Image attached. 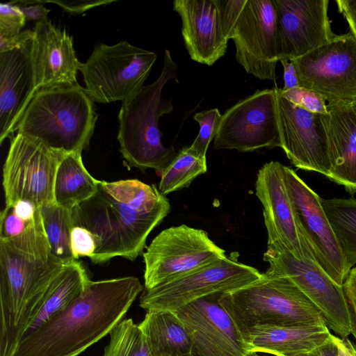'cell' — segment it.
<instances>
[{"label": "cell", "instance_id": "1", "mask_svg": "<svg viewBox=\"0 0 356 356\" xmlns=\"http://www.w3.org/2000/svg\"><path fill=\"white\" fill-rule=\"evenodd\" d=\"M74 226L95 236L94 264L115 257L135 260L144 252L149 233L169 213L168 199L154 184L138 179L99 181L96 193L72 210Z\"/></svg>", "mask_w": 356, "mask_h": 356}, {"label": "cell", "instance_id": "2", "mask_svg": "<svg viewBox=\"0 0 356 356\" xmlns=\"http://www.w3.org/2000/svg\"><path fill=\"white\" fill-rule=\"evenodd\" d=\"M143 289L134 276L90 280L66 309L24 336L13 356H78L111 332Z\"/></svg>", "mask_w": 356, "mask_h": 356}, {"label": "cell", "instance_id": "3", "mask_svg": "<svg viewBox=\"0 0 356 356\" xmlns=\"http://www.w3.org/2000/svg\"><path fill=\"white\" fill-rule=\"evenodd\" d=\"M64 263L50 248L23 250L0 240V356H13Z\"/></svg>", "mask_w": 356, "mask_h": 356}, {"label": "cell", "instance_id": "4", "mask_svg": "<svg viewBox=\"0 0 356 356\" xmlns=\"http://www.w3.org/2000/svg\"><path fill=\"white\" fill-rule=\"evenodd\" d=\"M97 118L93 102L79 84L42 88L29 103L17 133L63 155L81 153Z\"/></svg>", "mask_w": 356, "mask_h": 356}, {"label": "cell", "instance_id": "5", "mask_svg": "<svg viewBox=\"0 0 356 356\" xmlns=\"http://www.w3.org/2000/svg\"><path fill=\"white\" fill-rule=\"evenodd\" d=\"M177 69L166 49L157 79L122 104L117 138L120 151L131 167L152 168L161 175L177 154L174 147L163 145L159 128L160 117L173 109L171 101L163 97L162 90L165 84L176 76Z\"/></svg>", "mask_w": 356, "mask_h": 356}, {"label": "cell", "instance_id": "6", "mask_svg": "<svg viewBox=\"0 0 356 356\" xmlns=\"http://www.w3.org/2000/svg\"><path fill=\"white\" fill-rule=\"evenodd\" d=\"M220 303L238 330L262 325H326L318 309L292 281L268 269L254 282L222 293Z\"/></svg>", "mask_w": 356, "mask_h": 356}, {"label": "cell", "instance_id": "7", "mask_svg": "<svg viewBox=\"0 0 356 356\" xmlns=\"http://www.w3.org/2000/svg\"><path fill=\"white\" fill-rule=\"evenodd\" d=\"M156 58L154 52L126 40L99 44L79 70L84 90L92 102H123L144 86Z\"/></svg>", "mask_w": 356, "mask_h": 356}, {"label": "cell", "instance_id": "8", "mask_svg": "<svg viewBox=\"0 0 356 356\" xmlns=\"http://www.w3.org/2000/svg\"><path fill=\"white\" fill-rule=\"evenodd\" d=\"M145 289L154 288L227 257L203 229L186 225L161 232L143 252Z\"/></svg>", "mask_w": 356, "mask_h": 356}, {"label": "cell", "instance_id": "9", "mask_svg": "<svg viewBox=\"0 0 356 356\" xmlns=\"http://www.w3.org/2000/svg\"><path fill=\"white\" fill-rule=\"evenodd\" d=\"M257 269L225 257L202 268L149 289H145L140 307L146 312H176L204 296L228 293L261 277Z\"/></svg>", "mask_w": 356, "mask_h": 356}, {"label": "cell", "instance_id": "10", "mask_svg": "<svg viewBox=\"0 0 356 356\" xmlns=\"http://www.w3.org/2000/svg\"><path fill=\"white\" fill-rule=\"evenodd\" d=\"M291 62L299 86L320 94L328 104L351 105L356 100V38L350 32Z\"/></svg>", "mask_w": 356, "mask_h": 356}, {"label": "cell", "instance_id": "11", "mask_svg": "<svg viewBox=\"0 0 356 356\" xmlns=\"http://www.w3.org/2000/svg\"><path fill=\"white\" fill-rule=\"evenodd\" d=\"M63 156L42 143L17 133L3 167L6 205L26 200L40 207L54 203V182Z\"/></svg>", "mask_w": 356, "mask_h": 356}, {"label": "cell", "instance_id": "12", "mask_svg": "<svg viewBox=\"0 0 356 356\" xmlns=\"http://www.w3.org/2000/svg\"><path fill=\"white\" fill-rule=\"evenodd\" d=\"M264 260L268 270L292 281L314 304L328 328L339 337L353 334L354 323L343 286L337 284L314 260L298 259L289 252L268 245Z\"/></svg>", "mask_w": 356, "mask_h": 356}, {"label": "cell", "instance_id": "13", "mask_svg": "<svg viewBox=\"0 0 356 356\" xmlns=\"http://www.w3.org/2000/svg\"><path fill=\"white\" fill-rule=\"evenodd\" d=\"M276 95L277 88L257 90L228 108L222 115L213 147L242 152L281 147Z\"/></svg>", "mask_w": 356, "mask_h": 356}, {"label": "cell", "instance_id": "14", "mask_svg": "<svg viewBox=\"0 0 356 356\" xmlns=\"http://www.w3.org/2000/svg\"><path fill=\"white\" fill-rule=\"evenodd\" d=\"M284 179L303 237L317 263L339 284L350 269L321 204V197L291 168Z\"/></svg>", "mask_w": 356, "mask_h": 356}, {"label": "cell", "instance_id": "15", "mask_svg": "<svg viewBox=\"0 0 356 356\" xmlns=\"http://www.w3.org/2000/svg\"><path fill=\"white\" fill-rule=\"evenodd\" d=\"M230 39L235 44L236 59L247 73L275 81L279 59L273 0H246Z\"/></svg>", "mask_w": 356, "mask_h": 356}, {"label": "cell", "instance_id": "16", "mask_svg": "<svg viewBox=\"0 0 356 356\" xmlns=\"http://www.w3.org/2000/svg\"><path fill=\"white\" fill-rule=\"evenodd\" d=\"M276 95L281 148L297 168L328 177L330 145L325 115L310 112Z\"/></svg>", "mask_w": 356, "mask_h": 356}, {"label": "cell", "instance_id": "17", "mask_svg": "<svg viewBox=\"0 0 356 356\" xmlns=\"http://www.w3.org/2000/svg\"><path fill=\"white\" fill-rule=\"evenodd\" d=\"M284 168L280 162L272 161L265 163L257 176L255 193L263 206L268 245L284 249L298 259L316 261L298 224Z\"/></svg>", "mask_w": 356, "mask_h": 356}, {"label": "cell", "instance_id": "18", "mask_svg": "<svg viewBox=\"0 0 356 356\" xmlns=\"http://www.w3.org/2000/svg\"><path fill=\"white\" fill-rule=\"evenodd\" d=\"M279 60L292 61L331 40L327 0H273Z\"/></svg>", "mask_w": 356, "mask_h": 356}, {"label": "cell", "instance_id": "19", "mask_svg": "<svg viewBox=\"0 0 356 356\" xmlns=\"http://www.w3.org/2000/svg\"><path fill=\"white\" fill-rule=\"evenodd\" d=\"M223 293L197 299L175 312L192 342L195 356H246L234 320L220 303Z\"/></svg>", "mask_w": 356, "mask_h": 356}, {"label": "cell", "instance_id": "20", "mask_svg": "<svg viewBox=\"0 0 356 356\" xmlns=\"http://www.w3.org/2000/svg\"><path fill=\"white\" fill-rule=\"evenodd\" d=\"M30 57L37 90L77 85L76 74L82 65L76 56L73 38L48 19L37 22Z\"/></svg>", "mask_w": 356, "mask_h": 356}, {"label": "cell", "instance_id": "21", "mask_svg": "<svg viewBox=\"0 0 356 356\" xmlns=\"http://www.w3.org/2000/svg\"><path fill=\"white\" fill-rule=\"evenodd\" d=\"M31 43L0 53V144L17 131L38 91L31 61Z\"/></svg>", "mask_w": 356, "mask_h": 356}, {"label": "cell", "instance_id": "22", "mask_svg": "<svg viewBox=\"0 0 356 356\" xmlns=\"http://www.w3.org/2000/svg\"><path fill=\"white\" fill-rule=\"evenodd\" d=\"M173 8L181 19V34L192 60L213 65L227 51L215 0H175Z\"/></svg>", "mask_w": 356, "mask_h": 356}, {"label": "cell", "instance_id": "23", "mask_svg": "<svg viewBox=\"0 0 356 356\" xmlns=\"http://www.w3.org/2000/svg\"><path fill=\"white\" fill-rule=\"evenodd\" d=\"M239 331L248 353H263L276 356H298L310 353L327 341L331 335L326 325H262Z\"/></svg>", "mask_w": 356, "mask_h": 356}, {"label": "cell", "instance_id": "24", "mask_svg": "<svg viewBox=\"0 0 356 356\" xmlns=\"http://www.w3.org/2000/svg\"><path fill=\"white\" fill-rule=\"evenodd\" d=\"M325 121L331 168L327 178L356 193V115L350 105L328 104Z\"/></svg>", "mask_w": 356, "mask_h": 356}, {"label": "cell", "instance_id": "25", "mask_svg": "<svg viewBox=\"0 0 356 356\" xmlns=\"http://www.w3.org/2000/svg\"><path fill=\"white\" fill-rule=\"evenodd\" d=\"M151 356H185L192 353L191 338L175 312H147L138 324Z\"/></svg>", "mask_w": 356, "mask_h": 356}, {"label": "cell", "instance_id": "26", "mask_svg": "<svg viewBox=\"0 0 356 356\" xmlns=\"http://www.w3.org/2000/svg\"><path fill=\"white\" fill-rule=\"evenodd\" d=\"M90 280L81 261L74 260L64 264L54 280L43 306L24 336L32 333L53 316L66 309L82 294Z\"/></svg>", "mask_w": 356, "mask_h": 356}, {"label": "cell", "instance_id": "27", "mask_svg": "<svg viewBox=\"0 0 356 356\" xmlns=\"http://www.w3.org/2000/svg\"><path fill=\"white\" fill-rule=\"evenodd\" d=\"M99 181L84 166L81 153L65 154L56 174L55 203L72 210L96 193Z\"/></svg>", "mask_w": 356, "mask_h": 356}, {"label": "cell", "instance_id": "28", "mask_svg": "<svg viewBox=\"0 0 356 356\" xmlns=\"http://www.w3.org/2000/svg\"><path fill=\"white\" fill-rule=\"evenodd\" d=\"M321 204L350 270L356 264V199L321 198Z\"/></svg>", "mask_w": 356, "mask_h": 356}, {"label": "cell", "instance_id": "29", "mask_svg": "<svg viewBox=\"0 0 356 356\" xmlns=\"http://www.w3.org/2000/svg\"><path fill=\"white\" fill-rule=\"evenodd\" d=\"M40 211L52 254L65 264L74 261L70 248V235L74 227L72 211L55 202L42 205Z\"/></svg>", "mask_w": 356, "mask_h": 356}, {"label": "cell", "instance_id": "30", "mask_svg": "<svg viewBox=\"0 0 356 356\" xmlns=\"http://www.w3.org/2000/svg\"><path fill=\"white\" fill-rule=\"evenodd\" d=\"M207 170V159L195 154L189 147H184L161 173L158 188L165 195L187 188Z\"/></svg>", "mask_w": 356, "mask_h": 356}, {"label": "cell", "instance_id": "31", "mask_svg": "<svg viewBox=\"0 0 356 356\" xmlns=\"http://www.w3.org/2000/svg\"><path fill=\"white\" fill-rule=\"evenodd\" d=\"M109 335L103 356H151L143 333L131 318L120 321Z\"/></svg>", "mask_w": 356, "mask_h": 356}, {"label": "cell", "instance_id": "32", "mask_svg": "<svg viewBox=\"0 0 356 356\" xmlns=\"http://www.w3.org/2000/svg\"><path fill=\"white\" fill-rule=\"evenodd\" d=\"M221 118L218 108L202 111L194 115L193 119L198 122L200 130L189 148L200 157L207 159L209 145L216 136Z\"/></svg>", "mask_w": 356, "mask_h": 356}, {"label": "cell", "instance_id": "33", "mask_svg": "<svg viewBox=\"0 0 356 356\" xmlns=\"http://www.w3.org/2000/svg\"><path fill=\"white\" fill-rule=\"evenodd\" d=\"M277 91L280 95L298 106L313 113L323 115L327 113L325 99L313 90L299 86L288 90L277 88Z\"/></svg>", "mask_w": 356, "mask_h": 356}, {"label": "cell", "instance_id": "34", "mask_svg": "<svg viewBox=\"0 0 356 356\" xmlns=\"http://www.w3.org/2000/svg\"><path fill=\"white\" fill-rule=\"evenodd\" d=\"M27 222L18 216L14 211L11 205H6L0 216V240H8L17 238L22 235L32 224Z\"/></svg>", "mask_w": 356, "mask_h": 356}, {"label": "cell", "instance_id": "35", "mask_svg": "<svg viewBox=\"0 0 356 356\" xmlns=\"http://www.w3.org/2000/svg\"><path fill=\"white\" fill-rule=\"evenodd\" d=\"M26 19L15 4H0V35H12L20 33L26 24Z\"/></svg>", "mask_w": 356, "mask_h": 356}, {"label": "cell", "instance_id": "36", "mask_svg": "<svg viewBox=\"0 0 356 356\" xmlns=\"http://www.w3.org/2000/svg\"><path fill=\"white\" fill-rule=\"evenodd\" d=\"M70 248L75 260L81 257L90 258L96 250L95 236L88 229L74 226L70 235Z\"/></svg>", "mask_w": 356, "mask_h": 356}, {"label": "cell", "instance_id": "37", "mask_svg": "<svg viewBox=\"0 0 356 356\" xmlns=\"http://www.w3.org/2000/svg\"><path fill=\"white\" fill-rule=\"evenodd\" d=\"M217 4L222 32L227 41L230 40V35L234 25L240 15L246 0H215Z\"/></svg>", "mask_w": 356, "mask_h": 356}, {"label": "cell", "instance_id": "38", "mask_svg": "<svg viewBox=\"0 0 356 356\" xmlns=\"http://www.w3.org/2000/svg\"><path fill=\"white\" fill-rule=\"evenodd\" d=\"M17 6L24 14L26 22L37 20L42 22L48 19V14L50 12L42 3V1H10Z\"/></svg>", "mask_w": 356, "mask_h": 356}, {"label": "cell", "instance_id": "39", "mask_svg": "<svg viewBox=\"0 0 356 356\" xmlns=\"http://www.w3.org/2000/svg\"><path fill=\"white\" fill-rule=\"evenodd\" d=\"M113 0H83V1H42L44 3H51L61 7L65 12L73 15H80L91 8L111 3Z\"/></svg>", "mask_w": 356, "mask_h": 356}, {"label": "cell", "instance_id": "40", "mask_svg": "<svg viewBox=\"0 0 356 356\" xmlns=\"http://www.w3.org/2000/svg\"><path fill=\"white\" fill-rule=\"evenodd\" d=\"M33 31H22L12 35H0V53L23 48L31 42Z\"/></svg>", "mask_w": 356, "mask_h": 356}, {"label": "cell", "instance_id": "41", "mask_svg": "<svg viewBox=\"0 0 356 356\" xmlns=\"http://www.w3.org/2000/svg\"><path fill=\"white\" fill-rule=\"evenodd\" d=\"M342 286L351 310L354 323L353 334L356 339V267L350 269Z\"/></svg>", "mask_w": 356, "mask_h": 356}, {"label": "cell", "instance_id": "42", "mask_svg": "<svg viewBox=\"0 0 356 356\" xmlns=\"http://www.w3.org/2000/svg\"><path fill=\"white\" fill-rule=\"evenodd\" d=\"M336 3L348 24L350 32L356 38V0H337Z\"/></svg>", "mask_w": 356, "mask_h": 356}, {"label": "cell", "instance_id": "43", "mask_svg": "<svg viewBox=\"0 0 356 356\" xmlns=\"http://www.w3.org/2000/svg\"><path fill=\"white\" fill-rule=\"evenodd\" d=\"M284 68V86L282 90H288L292 88L299 87V81L294 65L288 60H280Z\"/></svg>", "mask_w": 356, "mask_h": 356}, {"label": "cell", "instance_id": "44", "mask_svg": "<svg viewBox=\"0 0 356 356\" xmlns=\"http://www.w3.org/2000/svg\"><path fill=\"white\" fill-rule=\"evenodd\" d=\"M311 356H339L338 348L331 334L329 339L310 353Z\"/></svg>", "mask_w": 356, "mask_h": 356}, {"label": "cell", "instance_id": "45", "mask_svg": "<svg viewBox=\"0 0 356 356\" xmlns=\"http://www.w3.org/2000/svg\"><path fill=\"white\" fill-rule=\"evenodd\" d=\"M338 348L339 356H356V348L347 338H341L334 335Z\"/></svg>", "mask_w": 356, "mask_h": 356}, {"label": "cell", "instance_id": "46", "mask_svg": "<svg viewBox=\"0 0 356 356\" xmlns=\"http://www.w3.org/2000/svg\"><path fill=\"white\" fill-rule=\"evenodd\" d=\"M350 106L356 115V100L350 105Z\"/></svg>", "mask_w": 356, "mask_h": 356}, {"label": "cell", "instance_id": "47", "mask_svg": "<svg viewBox=\"0 0 356 356\" xmlns=\"http://www.w3.org/2000/svg\"><path fill=\"white\" fill-rule=\"evenodd\" d=\"M246 356H261L259 355L257 353H254V352H249Z\"/></svg>", "mask_w": 356, "mask_h": 356}, {"label": "cell", "instance_id": "48", "mask_svg": "<svg viewBox=\"0 0 356 356\" xmlns=\"http://www.w3.org/2000/svg\"><path fill=\"white\" fill-rule=\"evenodd\" d=\"M298 356H311V355H310V353H307V354H302V355H300Z\"/></svg>", "mask_w": 356, "mask_h": 356}, {"label": "cell", "instance_id": "49", "mask_svg": "<svg viewBox=\"0 0 356 356\" xmlns=\"http://www.w3.org/2000/svg\"><path fill=\"white\" fill-rule=\"evenodd\" d=\"M185 356H195V355H193V354H189V355H185Z\"/></svg>", "mask_w": 356, "mask_h": 356}]
</instances>
